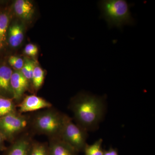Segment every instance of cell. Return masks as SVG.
<instances>
[{"label": "cell", "mask_w": 155, "mask_h": 155, "mask_svg": "<svg viewBox=\"0 0 155 155\" xmlns=\"http://www.w3.org/2000/svg\"><path fill=\"white\" fill-rule=\"evenodd\" d=\"M106 97L81 93L71 101L70 108L76 124L87 131L97 129L105 114Z\"/></svg>", "instance_id": "1"}, {"label": "cell", "mask_w": 155, "mask_h": 155, "mask_svg": "<svg viewBox=\"0 0 155 155\" xmlns=\"http://www.w3.org/2000/svg\"><path fill=\"white\" fill-rule=\"evenodd\" d=\"M101 18L104 19L108 27L122 30L125 25H133L135 20L130 11V5L125 0H102L98 3Z\"/></svg>", "instance_id": "2"}, {"label": "cell", "mask_w": 155, "mask_h": 155, "mask_svg": "<svg viewBox=\"0 0 155 155\" xmlns=\"http://www.w3.org/2000/svg\"><path fill=\"white\" fill-rule=\"evenodd\" d=\"M66 115L50 110L38 114L33 121L35 129L50 139L60 138Z\"/></svg>", "instance_id": "3"}, {"label": "cell", "mask_w": 155, "mask_h": 155, "mask_svg": "<svg viewBox=\"0 0 155 155\" xmlns=\"http://www.w3.org/2000/svg\"><path fill=\"white\" fill-rule=\"evenodd\" d=\"M88 131L74 123L66 115L60 139L72 147L78 153L82 152L87 143Z\"/></svg>", "instance_id": "4"}, {"label": "cell", "mask_w": 155, "mask_h": 155, "mask_svg": "<svg viewBox=\"0 0 155 155\" xmlns=\"http://www.w3.org/2000/svg\"><path fill=\"white\" fill-rule=\"evenodd\" d=\"M28 124L25 116L14 112L0 118V133L3 137L12 140L24 130Z\"/></svg>", "instance_id": "5"}, {"label": "cell", "mask_w": 155, "mask_h": 155, "mask_svg": "<svg viewBox=\"0 0 155 155\" xmlns=\"http://www.w3.org/2000/svg\"><path fill=\"white\" fill-rule=\"evenodd\" d=\"M52 107L51 104L40 97L30 95L25 97L19 106L20 113L36 111Z\"/></svg>", "instance_id": "6"}, {"label": "cell", "mask_w": 155, "mask_h": 155, "mask_svg": "<svg viewBox=\"0 0 155 155\" xmlns=\"http://www.w3.org/2000/svg\"><path fill=\"white\" fill-rule=\"evenodd\" d=\"M11 86L13 98L19 100L28 88V81L20 71L13 72L11 77Z\"/></svg>", "instance_id": "7"}, {"label": "cell", "mask_w": 155, "mask_h": 155, "mask_svg": "<svg viewBox=\"0 0 155 155\" xmlns=\"http://www.w3.org/2000/svg\"><path fill=\"white\" fill-rule=\"evenodd\" d=\"M49 155H78L72 147L60 138L51 139L48 146Z\"/></svg>", "instance_id": "8"}, {"label": "cell", "mask_w": 155, "mask_h": 155, "mask_svg": "<svg viewBox=\"0 0 155 155\" xmlns=\"http://www.w3.org/2000/svg\"><path fill=\"white\" fill-rule=\"evenodd\" d=\"M32 142L26 137H21L14 142L7 155H29Z\"/></svg>", "instance_id": "9"}, {"label": "cell", "mask_w": 155, "mask_h": 155, "mask_svg": "<svg viewBox=\"0 0 155 155\" xmlns=\"http://www.w3.org/2000/svg\"><path fill=\"white\" fill-rule=\"evenodd\" d=\"M12 70L7 66L0 67V91L5 93H10L13 95L11 86V79Z\"/></svg>", "instance_id": "10"}, {"label": "cell", "mask_w": 155, "mask_h": 155, "mask_svg": "<svg viewBox=\"0 0 155 155\" xmlns=\"http://www.w3.org/2000/svg\"><path fill=\"white\" fill-rule=\"evenodd\" d=\"M16 14L24 19H28L33 12V5L27 0H17L14 4Z\"/></svg>", "instance_id": "11"}, {"label": "cell", "mask_w": 155, "mask_h": 155, "mask_svg": "<svg viewBox=\"0 0 155 155\" xmlns=\"http://www.w3.org/2000/svg\"><path fill=\"white\" fill-rule=\"evenodd\" d=\"M23 30L22 27L18 25H14L9 29V43L13 47H17L23 41Z\"/></svg>", "instance_id": "12"}, {"label": "cell", "mask_w": 155, "mask_h": 155, "mask_svg": "<svg viewBox=\"0 0 155 155\" xmlns=\"http://www.w3.org/2000/svg\"><path fill=\"white\" fill-rule=\"evenodd\" d=\"M103 139L101 138L95 142L93 144L87 143L83 151L84 155H104V150L102 149Z\"/></svg>", "instance_id": "13"}, {"label": "cell", "mask_w": 155, "mask_h": 155, "mask_svg": "<svg viewBox=\"0 0 155 155\" xmlns=\"http://www.w3.org/2000/svg\"><path fill=\"white\" fill-rule=\"evenodd\" d=\"M14 112V103L11 99L0 97V118Z\"/></svg>", "instance_id": "14"}, {"label": "cell", "mask_w": 155, "mask_h": 155, "mask_svg": "<svg viewBox=\"0 0 155 155\" xmlns=\"http://www.w3.org/2000/svg\"><path fill=\"white\" fill-rule=\"evenodd\" d=\"M8 22V17L7 14H0V48L3 46L5 41Z\"/></svg>", "instance_id": "15"}, {"label": "cell", "mask_w": 155, "mask_h": 155, "mask_svg": "<svg viewBox=\"0 0 155 155\" xmlns=\"http://www.w3.org/2000/svg\"><path fill=\"white\" fill-rule=\"evenodd\" d=\"M29 155H49L48 146L41 143H32Z\"/></svg>", "instance_id": "16"}, {"label": "cell", "mask_w": 155, "mask_h": 155, "mask_svg": "<svg viewBox=\"0 0 155 155\" xmlns=\"http://www.w3.org/2000/svg\"><path fill=\"white\" fill-rule=\"evenodd\" d=\"M44 78V71L40 67H35L31 80L35 88L38 89L40 87L43 83Z\"/></svg>", "instance_id": "17"}, {"label": "cell", "mask_w": 155, "mask_h": 155, "mask_svg": "<svg viewBox=\"0 0 155 155\" xmlns=\"http://www.w3.org/2000/svg\"><path fill=\"white\" fill-rule=\"evenodd\" d=\"M35 67V66L33 62L28 61L24 63L23 67L20 72L27 80H32Z\"/></svg>", "instance_id": "18"}, {"label": "cell", "mask_w": 155, "mask_h": 155, "mask_svg": "<svg viewBox=\"0 0 155 155\" xmlns=\"http://www.w3.org/2000/svg\"><path fill=\"white\" fill-rule=\"evenodd\" d=\"M8 61L10 65L17 70H21L24 65L22 59L17 56H11L9 58Z\"/></svg>", "instance_id": "19"}, {"label": "cell", "mask_w": 155, "mask_h": 155, "mask_svg": "<svg viewBox=\"0 0 155 155\" xmlns=\"http://www.w3.org/2000/svg\"><path fill=\"white\" fill-rule=\"evenodd\" d=\"M24 51L25 54L27 55L34 57L37 54L38 48L35 45L32 44H28L25 47Z\"/></svg>", "instance_id": "20"}, {"label": "cell", "mask_w": 155, "mask_h": 155, "mask_svg": "<svg viewBox=\"0 0 155 155\" xmlns=\"http://www.w3.org/2000/svg\"><path fill=\"white\" fill-rule=\"evenodd\" d=\"M104 155H119V154L116 149L111 147L109 150H104Z\"/></svg>", "instance_id": "21"}, {"label": "cell", "mask_w": 155, "mask_h": 155, "mask_svg": "<svg viewBox=\"0 0 155 155\" xmlns=\"http://www.w3.org/2000/svg\"><path fill=\"white\" fill-rule=\"evenodd\" d=\"M3 140H4V137L2 135L1 133H0V148L2 147L3 143Z\"/></svg>", "instance_id": "22"}]
</instances>
